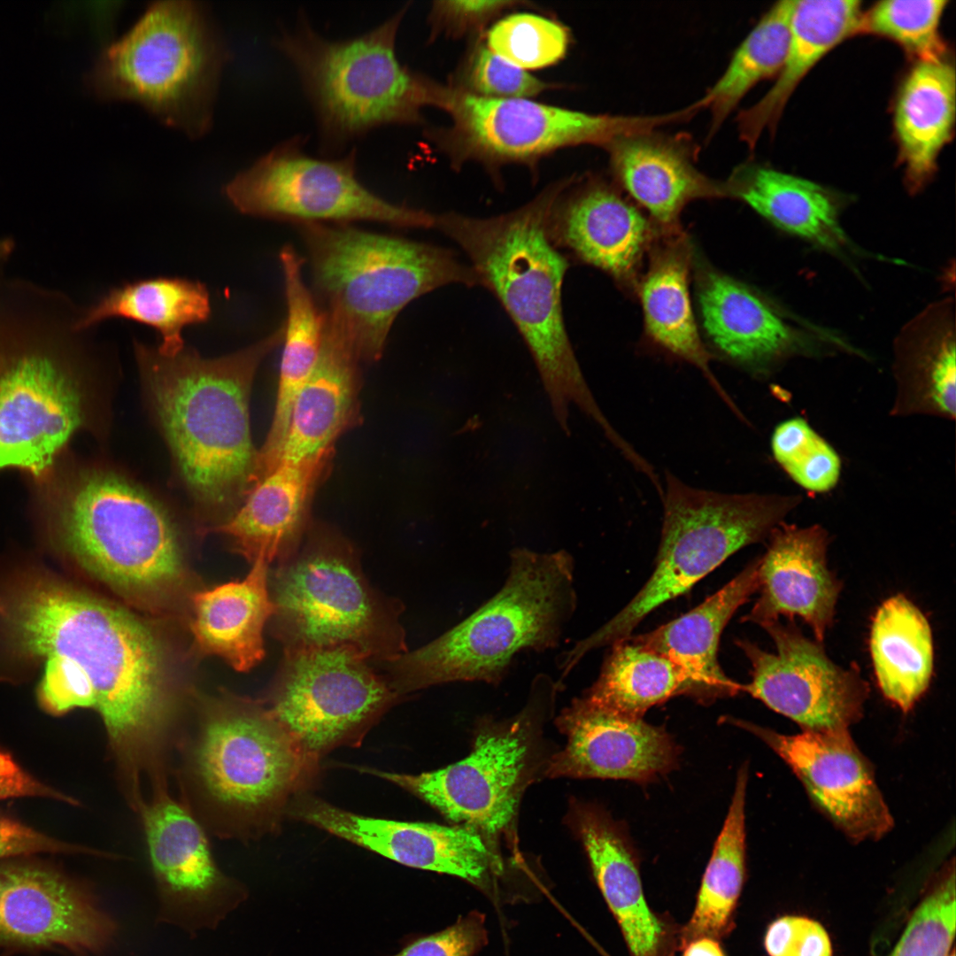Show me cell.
I'll use <instances>...</instances> for the list:
<instances>
[{"instance_id": "1", "label": "cell", "mask_w": 956, "mask_h": 956, "mask_svg": "<svg viewBox=\"0 0 956 956\" xmlns=\"http://www.w3.org/2000/svg\"><path fill=\"white\" fill-rule=\"evenodd\" d=\"M0 674L42 669L41 706L94 709L122 779L162 769L173 701L162 645L132 613L32 562L0 574Z\"/></svg>"}, {"instance_id": "2", "label": "cell", "mask_w": 956, "mask_h": 956, "mask_svg": "<svg viewBox=\"0 0 956 956\" xmlns=\"http://www.w3.org/2000/svg\"><path fill=\"white\" fill-rule=\"evenodd\" d=\"M25 482L35 534L55 558L140 604L177 590L184 568L176 529L143 490L70 451Z\"/></svg>"}, {"instance_id": "3", "label": "cell", "mask_w": 956, "mask_h": 956, "mask_svg": "<svg viewBox=\"0 0 956 956\" xmlns=\"http://www.w3.org/2000/svg\"><path fill=\"white\" fill-rule=\"evenodd\" d=\"M67 297L32 284L0 286V472L47 473L94 427L91 363Z\"/></svg>"}, {"instance_id": "4", "label": "cell", "mask_w": 956, "mask_h": 956, "mask_svg": "<svg viewBox=\"0 0 956 956\" xmlns=\"http://www.w3.org/2000/svg\"><path fill=\"white\" fill-rule=\"evenodd\" d=\"M284 330L283 320L258 342L212 358L187 346L167 355L156 346L134 343L180 474L192 498L205 509L235 512L258 482L251 391L259 365L282 343Z\"/></svg>"}, {"instance_id": "5", "label": "cell", "mask_w": 956, "mask_h": 956, "mask_svg": "<svg viewBox=\"0 0 956 956\" xmlns=\"http://www.w3.org/2000/svg\"><path fill=\"white\" fill-rule=\"evenodd\" d=\"M559 192L560 188L552 189L515 212L487 219L436 215L434 227L462 248L480 283L495 294L514 322L561 428L569 431L568 410L574 404L608 431L611 424L587 386L564 324L561 288L568 261L549 231Z\"/></svg>"}, {"instance_id": "6", "label": "cell", "mask_w": 956, "mask_h": 956, "mask_svg": "<svg viewBox=\"0 0 956 956\" xmlns=\"http://www.w3.org/2000/svg\"><path fill=\"white\" fill-rule=\"evenodd\" d=\"M576 605L567 551L516 548L499 590L430 643L386 661L388 680L398 697L449 682L497 685L520 653L558 646Z\"/></svg>"}, {"instance_id": "7", "label": "cell", "mask_w": 956, "mask_h": 956, "mask_svg": "<svg viewBox=\"0 0 956 956\" xmlns=\"http://www.w3.org/2000/svg\"><path fill=\"white\" fill-rule=\"evenodd\" d=\"M326 323L361 362L382 357L399 312L450 283H480L448 250L348 223L298 224Z\"/></svg>"}, {"instance_id": "8", "label": "cell", "mask_w": 956, "mask_h": 956, "mask_svg": "<svg viewBox=\"0 0 956 956\" xmlns=\"http://www.w3.org/2000/svg\"><path fill=\"white\" fill-rule=\"evenodd\" d=\"M228 57L203 4L154 2L102 53L91 80L100 97L138 103L166 125L196 139L212 127Z\"/></svg>"}, {"instance_id": "9", "label": "cell", "mask_w": 956, "mask_h": 956, "mask_svg": "<svg viewBox=\"0 0 956 956\" xmlns=\"http://www.w3.org/2000/svg\"><path fill=\"white\" fill-rule=\"evenodd\" d=\"M406 9L344 40L323 37L300 14L296 27L276 39L312 106L323 153L338 154L382 126L420 121L425 79L402 65L396 51Z\"/></svg>"}, {"instance_id": "10", "label": "cell", "mask_w": 956, "mask_h": 956, "mask_svg": "<svg viewBox=\"0 0 956 956\" xmlns=\"http://www.w3.org/2000/svg\"><path fill=\"white\" fill-rule=\"evenodd\" d=\"M661 539L651 577L614 617L565 651L576 666L592 650L627 639L650 613L689 591L743 547L768 539L798 495L724 494L667 473Z\"/></svg>"}, {"instance_id": "11", "label": "cell", "mask_w": 956, "mask_h": 956, "mask_svg": "<svg viewBox=\"0 0 956 956\" xmlns=\"http://www.w3.org/2000/svg\"><path fill=\"white\" fill-rule=\"evenodd\" d=\"M317 765L266 706L249 700L212 707L187 748L199 798L227 829L251 836L276 828Z\"/></svg>"}, {"instance_id": "12", "label": "cell", "mask_w": 956, "mask_h": 956, "mask_svg": "<svg viewBox=\"0 0 956 956\" xmlns=\"http://www.w3.org/2000/svg\"><path fill=\"white\" fill-rule=\"evenodd\" d=\"M272 581L273 617L285 649L348 644L384 662L407 651L395 610L369 586L352 547L332 529L310 527Z\"/></svg>"}, {"instance_id": "13", "label": "cell", "mask_w": 956, "mask_h": 956, "mask_svg": "<svg viewBox=\"0 0 956 956\" xmlns=\"http://www.w3.org/2000/svg\"><path fill=\"white\" fill-rule=\"evenodd\" d=\"M559 688L550 675L538 674L523 709L507 721L483 723L471 753L444 768L419 775L366 771L478 831L490 845L509 829L538 771L542 725L553 713Z\"/></svg>"}, {"instance_id": "14", "label": "cell", "mask_w": 956, "mask_h": 956, "mask_svg": "<svg viewBox=\"0 0 956 956\" xmlns=\"http://www.w3.org/2000/svg\"><path fill=\"white\" fill-rule=\"evenodd\" d=\"M295 136L277 144L224 189L242 213L296 222L374 221L398 227H433L435 214L396 204L357 176L356 150L341 158L307 154Z\"/></svg>"}, {"instance_id": "15", "label": "cell", "mask_w": 956, "mask_h": 956, "mask_svg": "<svg viewBox=\"0 0 956 956\" xmlns=\"http://www.w3.org/2000/svg\"><path fill=\"white\" fill-rule=\"evenodd\" d=\"M369 660L348 644L285 649L266 707L309 757L358 743L397 699Z\"/></svg>"}, {"instance_id": "16", "label": "cell", "mask_w": 956, "mask_h": 956, "mask_svg": "<svg viewBox=\"0 0 956 956\" xmlns=\"http://www.w3.org/2000/svg\"><path fill=\"white\" fill-rule=\"evenodd\" d=\"M426 104L444 108L475 151L493 158L520 159L563 146H606L615 138L651 131L678 122L677 112L659 115H594L533 102L528 98H490L453 93L428 81Z\"/></svg>"}, {"instance_id": "17", "label": "cell", "mask_w": 956, "mask_h": 956, "mask_svg": "<svg viewBox=\"0 0 956 956\" xmlns=\"http://www.w3.org/2000/svg\"><path fill=\"white\" fill-rule=\"evenodd\" d=\"M762 628L775 651L747 640L736 642L752 665V680L741 685V690L802 730L849 729L861 719L869 687L857 664L846 668L836 664L823 643L806 636L795 620H779Z\"/></svg>"}, {"instance_id": "18", "label": "cell", "mask_w": 956, "mask_h": 956, "mask_svg": "<svg viewBox=\"0 0 956 956\" xmlns=\"http://www.w3.org/2000/svg\"><path fill=\"white\" fill-rule=\"evenodd\" d=\"M139 813L158 898L157 921L190 936L217 928L247 898L244 886L220 870L200 822L165 786Z\"/></svg>"}, {"instance_id": "19", "label": "cell", "mask_w": 956, "mask_h": 956, "mask_svg": "<svg viewBox=\"0 0 956 956\" xmlns=\"http://www.w3.org/2000/svg\"><path fill=\"white\" fill-rule=\"evenodd\" d=\"M118 925L90 886L47 865L0 864V949L102 956Z\"/></svg>"}, {"instance_id": "20", "label": "cell", "mask_w": 956, "mask_h": 956, "mask_svg": "<svg viewBox=\"0 0 956 956\" xmlns=\"http://www.w3.org/2000/svg\"><path fill=\"white\" fill-rule=\"evenodd\" d=\"M768 745L793 771L815 804L855 842L877 840L893 826L870 764L849 729L785 735L730 719Z\"/></svg>"}, {"instance_id": "21", "label": "cell", "mask_w": 956, "mask_h": 956, "mask_svg": "<svg viewBox=\"0 0 956 956\" xmlns=\"http://www.w3.org/2000/svg\"><path fill=\"white\" fill-rule=\"evenodd\" d=\"M288 811L297 820L399 864L455 875L481 888L498 866L486 839L466 826L367 817L305 794L296 797Z\"/></svg>"}, {"instance_id": "22", "label": "cell", "mask_w": 956, "mask_h": 956, "mask_svg": "<svg viewBox=\"0 0 956 956\" xmlns=\"http://www.w3.org/2000/svg\"><path fill=\"white\" fill-rule=\"evenodd\" d=\"M556 724L567 744L548 759L547 777L645 783L670 772L678 763L679 748L663 728L621 716L583 696L561 712Z\"/></svg>"}, {"instance_id": "23", "label": "cell", "mask_w": 956, "mask_h": 956, "mask_svg": "<svg viewBox=\"0 0 956 956\" xmlns=\"http://www.w3.org/2000/svg\"><path fill=\"white\" fill-rule=\"evenodd\" d=\"M829 534L821 525L783 522L768 537L759 566V596L743 619L760 627L801 618L823 643L834 623L843 583L829 568Z\"/></svg>"}, {"instance_id": "24", "label": "cell", "mask_w": 956, "mask_h": 956, "mask_svg": "<svg viewBox=\"0 0 956 956\" xmlns=\"http://www.w3.org/2000/svg\"><path fill=\"white\" fill-rule=\"evenodd\" d=\"M334 452L298 462L281 461L254 486L226 522L212 530L233 540L250 562L280 563L293 556L310 528L312 500Z\"/></svg>"}, {"instance_id": "25", "label": "cell", "mask_w": 956, "mask_h": 956, "mask_svg": "<svg viewBox=\"0 0 956 956\" xmlns=\"http://www.w3.org/2000/svg\"><path fill=\"white\" fill-rule=\"evenodd\" d=\"M549 231L553 243L630 287L637 285L644 255L655 237L646 216L600 182L586 185L559 206L556 203Z\"/></svg>"}, {"instance_id": "26", "label": "cell", "mask_w": 956, "mask_h": 956, "mask_svg": "<svg viewBox=\"0 0 956 956\" xmlns=\"http://www.w3.org/2000/svg\"><path fill=\"white\" fill-rule=\"evenodd\" d=\"M681 137L654 130L619 136L605 148L614 177L650 215L660 232H677L680 215L690 202L729 197L725 182L701 173L694 150Z\"/></svg>"}, {"instance_id": "27", "label": "cell", "mask_w": 956, "mask_h": 956, "mask_svg": "<svg viewBox=\"0 0 956 956\" xmlns=\"http://www.w3.org/2000/svg\"><path fill=\"white\" fill-rule=\"evenodd\" d=\"M360 364L324 320L318 358L294 400L274 466L334 452L338 438L360 422Z\"/></svg>"}, {"instance_id": "28", "label": "cell", "mask_w": 956, "mask_h": 956, "mask_svg": "<svg viewBox=\"0 0 956 956\" xmlns=\"http://www.w3.org/2000/svg\"><path fill=\"white\" fill-rule=\"evenodd\" d=\"M698 276L703 328L726 358L766 373L806 351L802 335L747 286L712 269L702 270Z\"/></svg>"}, {"instance_id": "29", "label": "cell", "mask_w": 956, "mask_h": 956, "mask_svg": "<svg viewBox=\"0 0 956 956\" xmlns=\"http://www.w3.org/2000/svg\"><path fill=\"white\" fill-rule=\"evenodd\" d=\"M569 821L630 956H662L665 930L646 902L635 852L622 825L601 807L583 802L574 803Z\"/></svg>"}, {"instance_id": "30", "label": "cell", "mask_w": 956, "mask_h": 956, "mask_svg": "<svg viewBox=\"0 0 956 956\" xmlns=\"http://www.w3.org/2000/svg\"><path fill=\"white\" fill-rule=\"evenodd\" d=\"M649 249V263L637 290L645 329L651 339L670 354L699 369L722 400L740 412L713 374L711 355L695 319L690 294L691 252L682 230H657Z\"/></svg>"}, {"instance_id": "31", "label": "cell", "mask_w": 956, "mask_h": 956, "mask_svg": "<svg viewBox=\"0 0 956 956\" xmlns=\"http://www.w3.org/2000/svg\"><path fill=\"white\" fill-rule=\"evenodd\" d=\"M759 562L760 557L752 560L723 588L687 613L651 632L630 636L677 664L692 684V698L701 703L741 690V685L721 668L718 646L730 618L758 591Z\"/></svg>"}, {"instance_id": "32", "label": "cell", "mask_w": 956, "mask_h": 956, "mask_svg": "<svg viewBox=\"0 0 956 956\" xmlns=\"http://www.w3.org/2000/svg\"><path fill=\"white\" fill-rule=\"evenodd\" d=\"M955 85V69L946 58L914 63L899 86L893 127L910 191L934 176L939 153L953 136Z\"/></svg>"}, {"instance_id": "33", "label": "cell", "mask_w": 956, "mask_h": 956, "mask_svg": "<svg viewBox=\"0 0 956 956\" xmlns=\"http://www.w3.org/2000/svg\"><path fill=\"white\" fill-rule=\"evenodd\" d=\"M858 0H795L783 67L773 87L737 118L740 138L753 150L762 132L773 133L790 96L833 48L856 35L862 13Z\"/></svg>"}, {"instance_id": "34", "label": "cell", "mask_w": 956, "mask_h": 956, "mask_svg": "<svg viewBox=\"0 0 956 956\" xmlns=\"http://www.w3.org/2000/svg\"><path fill=\"white\" fill-rule=\"evenodd\" d=\"M241 581L193 597L191 632L199 651L224 659L245 672L265 655L263 631L275 613L270 596L268 563L257 559Z\"/></svg>"}, {"instance_id": "35", "label": "cell", "mask_w": 956, "mask_h": 956, "mask_svg": "<svg viewBox=\"0 0 956 956\" xmlns=\"http://www.w3.org/2000/svg\"><path fill=\"white\" fill-rule=\"evenodd\" d=\"M729 197L785 232L839 251L848 243L834 198L821 185L773 168L744 164L726 181Z\"/></svg>"}, {"instance_id": "36", "label": "cell", "mask_w": 956, "mask_h": 956, "mask_svg": "<svg viewBox=\"0 0 956 956\" xmlns=\"http://www.w3.org/2000/svg\"><path fill=\"white\" fill-rule=\"evenodd\" d=\"M210 293L198 281L181 277H155L110 289L96 303L81 309L75 327L89 330L112 318L132 320L153 328L160 335L158 349L173 355L186 345V327L205 322L211 315Z\"/></svg>"}, {"instance_id": "37", "label": "cell", "mask_w": 956, "mask_h": 956, "mask_svg": "<svg viewBox=\"0 0 956 956\" xmlns=\"http://www.w3.org/2000/svg\"><path fill=\"white\" fill-rule=\"evenodd\" d=\"M869 648L881 692L909 712L933 675V637L926 616L902 594L888 598L872 619Z\"/></svg>"}, {"instance_id": "38", "label": "cell", "mask_w": 956, "mask_h": 956, "mask_svg": "<svg viewBox=\"0 0 956 956\" xmlns=\"http://www.w3.org/2000/svg\"><path fill=\"white\" fill-rule=\"evenodd\" d=\"M287 319L283 335L275 407L258 462L263 468L273 466L286 436L290 411L302 385L319 356L322 341L324 315L302 275L303 260L292 245L280 252Z\"/></svg>"}, {"instance_id": "39", "label": "cell", "mask_w": 956, "mask_h": 956, "mask_svg": "<svg viewBox=\"0 0 956 956\" xmlns=\"http://www.w3.org/2000/svg\"><path fill=\"white\" fill-rule=\"evenodd\" d=\"M898 343L894 364L893 416L929 415L954 420L955 336L948 320L923 318Z\"/></svg>"}, {"instance_id": "40", "label": "cell", "mask_w": 956, "mask_h": 956, "mask_svg": "<svg viewBox=\"0 0 956 956\" xmlns=\"http://www.w3.org/2000/svg\"><path fill=\"white\" fill-rule=\"evenodd\" d=\"M692 693L688 675L677 664L629 636L612 644L598 677L583 697L621 716L643 719L651 707Z\"/></svg>"}, {"instance_id": "41", "label": "cell", "mask_w": 956, "mask_h": 956, "mask_svg": "<svg viewBox=\"0 0 956 956\" xmlns=\"http://www.w3.org/2000/svg\"><path fill=\"white\" fill-rule=\"evenodd\" d=\"M747 766L737 773L727 817L705 870L695 909L682 929L686 945L700 937L717 938L730 928L745 876V793Z\"/></svg>"}, {"instance_id": "42", "label": "cell", "mask_w": 956, "mask_h": 956, "mask_svg": "<svg viewBox=\"0 0 956 956\" xmlns=\"http://www.w3.org/2000/svg\"><path fill=\"white\" fill-rule=\"evenodd\" d=\"M795 0L775 3L734 52L718 81L698 102L711 112L713 135L757 83L780 73L788 49Z\"/></svg>"}, {"instance_id": "43", "label": "cell", "mask_w": 956, "mask_h": 956, "mask_svg": "<svg viewBox=\"0 0 956 956\" xmlns=\"http://www.w3.org/2000/svg\"><path fill=\"white\" fill-rule=\"evenodd\" d=\"M946 0H885L861 13L857 35H872L898 44L915 62L947 58L940 31Z\"/></svg>"}, {"instance_id": "44", "label": "cell", "mask_w": 956, "mask_h": 956, "mask_svg": "<svg viewBox=\"0 0 956 956\" xmlns=\"http://www.w3.org/2000/svg\"><path fill=\"white\" fill-rule=\"evenodd\" d=\"M771 451L785 474L809 493H827L839 482L840 456L802 417L785 420L775 428Z\"/></svg>"}, {"instance_id": "45", "label": "cell", "mask_w": 956, "mask_h": 956, "mask_svg": "<svg viewBox=\"0 0 956 956\" xmlns=\"http://www.w3.org/2000/svg\"><path fill=\"white\" fill-rule=\"evenodd\" d=\"M568 42L567 31L560 24L530 13L510 15L488 33V49L524 70L558 62Z\"/></svg>"}, {"instance_id": "46", "label": "cell", "mask_w": 956, "mask_h": 956, "mask_svg": "<svg viewBox=\"0 0 956 956\" xmlns=\"http://www.w3.org/2000/svg\"><path fill=\"white\" fill-rule=\"evenodd\" d=\"M953 870L921 903L890 956H948L955 933Z\"/></svg>"}, {"instance_id": "47", "label": "cell", "mask_w": 956, "mask_h": 956, "mask_svg": "<svg viewBox=\"0 0 956 956\" xmlns=\"http://www.w3.org/2000/svg\"><path fill=\"white\" fill-rule=\"evenodd\" d=\"M468 81L474 95L490 98H526L546 89L545 83L482 47L472 58Z\"/></svg>"}, {"instance_id": "48", "label": "cell", "mask_w": 956, "mask_h": 956, "mask_svg": "<svg viewBox=\"0 0 956 956\" xmlns=\"http://www.w3.org/2000/svg\"><path fill=\"white\" fill-rule=\"evenodd\" d=\"M769 956H832L825 929L812 919L786 915L774 921L765 935Z\"/></svg>"}, {"instance_id": "49", "label": "cell", "mask_w": 956, "mask_h": 956, "mask_svg": "<svg viewBox=\"0 0 956 956\" xmlns=\"http://www.w3.org/2000/svg\"><path fill=\"white\" fill-rule=\"evenodd\" d=\"M486 943L484 916L473 912L440 932L408 943L393 956H474Z\"/></svg>"}, {"instance_id": "50", "label": "cell", "mask_w": 956, "mask_h": 956, "mask_svg": "<svg viewBox=\"0 0 956 956\" xmlns=\"http://www.w3.org/2000/svg\"><path fill=\"white\" fill-rule=\"evenodd\" d=\"M39 852L98 853L63 843L6 815L0 814V860Z\"/></svg>"}, {"instance_id": "51", "label": "cell", "mask_w": 956, "mask_h": 956, "mask_svg": "<svg viewBox=\"0 0 956 956\" xmlns=\"http://www.w3.org/2000/svg\"><path fill=\"white\" fill-rule=\"evenodd\" d=\"M20 797L51 798L76 804L72 798L33 777L8 752L0 750V799Z\"/></svg>"}, {"instance_id": "52", "label": "cell", "mask_w": 956, "mask_h": 956, "mask_svg": "<svg viewBox=\"0 0 956 956\" xmlns=\"http://www.w3.org/2000/svg\"><path fill=\"white\" fill-rule=\"evenodd\" d=\"M510 4L486 0L438 2L433 8L432 19L436 24H469L483 19Z\"/></svg>"}, {"instance_id": "53", "label": "cell", "mask_w": 956, "mask_h": 956, "mask_svg": "<svg viewBox=\"0 0 956 956\" xmlns=\"http://www.w3.org/2000/svg\"><path fill=\"white\" fill-rule=\"evenodd\" d=\"M682 956H725L718 942L711 937H700L686 944Z\"/></svg>"}, {"instance_id": "54", "label": "cell", "mask_w": 956, "mask_h": 956, "mask_svg": "<svg viewBox=\"0 0 956 956\" xmlns=\"http://www.w3.org/2000/svg\"><path fill=\"white\" fill-rule=\"evenodd\" d=\"M13 249L14 242L12 239L8 237L0 238V272L12 255Z\"/></svg>"}, {"instance_id": "55", "label": "cell", "mask_w": 956, "mask_h": 956, "mask_svg": "<svg viewBox=\"0 0 956 956\" xmlns=\"http://www.w3.org/2000/svg\"><path fill=\"white\" fill-rule=\"evenodd\" d=\"M948 956H955V952H954V950H952V952H950V953L948 954Z\"/></svg>"}, {"instance_id": "56", "label": "cell", "mask_w": 956, "mask_h": 956, "mask_svg": "<svg viewBox=\"0 0 956 956\" xmlns=\"http://www.w3.org/2000/svg\"><path fill=\"white\" fill-rule=\"evenodd\" d=\"M163 782H164V781H163ZM163 782H161V783H163ZM156 785H157V784H156ZM143 795H144V794H143ZM143 800H144V799H143ZM142 803H143V802H142ZM142 803H141V804H142ZM141 804H140V805H141ZM140 805H139V806H140ZM138 806H137V807H138ZM137 807H135V808H137Z\"/></svg>"}]
</instances>
